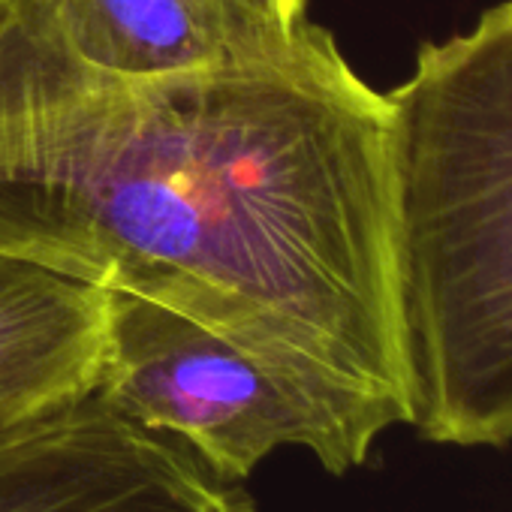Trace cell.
Wrapping results in <instances>:
<instances>
[{"label":"cell","instance_id":"6da1fadb","mask_svg":"<svg viewBox=\"0 0 512 512\" xmlns=\"http://www.w3.org/2000/svg\"><path fill=\"white\" fill-rule=\"evenodd\" d=\"M0 256L160 302L413 422L389 100L311 22L266 58L121 82L19 0L0 19Z\"/></svg>","mask_w":512,"mask_h":512},{"label":"cell","instance_id":"7a4b0ae2","mask_svg":"<svg viewBox=\"0 0 512 512\" xmlns=\"http://www.w3.org/2000/svg\"><path fill=\"white\" fill-rule=\"evenodd\" d=\"M395 272L413 422L428 443H512V0L422 43L386 94Z\"/></svg>","mask_w":512,"mask_h":512},{"label":"cell","instance_id":"3957f363","mask_svg":"<svg viewBox=\"0 0 512 512\" xmlns=\"http://www.w3.org/2000/svg\"><path fill=\"white\" fill-rule=\"evenodd\" d=\"M94 395L130 425L175 437L232 485L278 449H305L326 473L344 476L401 425L374 401L293 374L133 293H106V350Z\"/></svg>","mask_w":512,"mask_h":512},{"label":"cell","instance_id":"277c9868","mask_svg":"<svg viewBox=\"0 0 512 512\" xmlns=\"http://www.w3.org/2000/svg\"><path fill=\"white\" fill-rule=\"evenodd\" d=\"M106 290L0 256V440L97 392Z\"/></svg>","mask_w":512,"mask_h":512},{"label":"cell","instance_id":"5b68a950","mask_svg":"<svg viewBox=\"0 0 512 512\" xmlns=\"http://www.w3.org/2000/svg\"><path fill=\"white\" fill-rule=\"evenodd\" d=\"M49 31L82 67L121 82H160L281 52V34L220 0H37Z\"/></svg>","mask_w":512,"mask_h":512},{"label":"cell","instance_id":"8992f818","mask_svg":"<svg viewBox=\"0 0 512 512\" xmlns=\"http://www.w3.org/2000/svg\"><path fill=\"white\" fill-rule=\"evenodd\" d=\"M220 4H226L244 19H253L281 34H293L308 22L305 16L308 0H220Z\"/></svg>","mask_w":512,"mask_h":512},{"label":"cell","instance_id":"52a82bcc","mask_svg":"<svg viewBox=\"0 0 512 512\" xmlns=\"http://www.w3.org/2000/svg\"><path fill=\"white\" fill-rule=\"evenodd\" d=\"M19 7V0H0V19H7Z\"/></svg>","mask_w":512,"mask_h":512}]
</instances>
